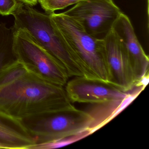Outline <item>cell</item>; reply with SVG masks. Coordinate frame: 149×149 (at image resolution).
<instances>
[{
	"label": "cell",
	"instance_id": "cell-7",
	"mask_svg": "<svg viewBox=\"0 0 149 149\" xmlns=\"http://www.w3.org/2000/svg\"><path fill=\"white\" fill-rule=\"evenodd\" d=\"M104 40L109 83L124 92L132 91L137 80L128 55L113 29Z\"/></svg>",
	"mask_w": 149,
	"mask_h": 149
},
{
	"label": "cell",
	"instance_id": "cell-8",
	"mask_svg": "<svg viewBox=\"0 0 149 149\" xmlns=\"http://www.w3.org/2000/svg\"><path fill=\"white\" fill-rule=\"evenodd\" d=\"M65 86L66 94L72 103L91 104L122 100L132 91L124 92L109 84L82 77H75Z\"/></svg>",
	"mask_w": 149,
	"mask_h": 149
},
{
	"label": "cell",
	"instance_id": "cell-14",
	"mask_svg": "<svg viewBox=\"0 0 149 149\" xmlns=\"http://www.w3.org/2000/svg\"><path fill=\"white\" fill-rule=\"evenodd\" d=\"M84 1L87 0H38V2L46 13L50 14Z\"/></svg>",
	"mask_w": 149,
	"mask_h": 149
},
{
	"label": "cell",
	"instance_id": "cell-15",
	"mask_svg": "<svg viewBox=\"0 0 149 149\" xmlns=\"http://www.w3.org/2000/svg\"><path fill=\"white\" fill-rule=\"evenodd\" d=\"M19 4L18 0H0V15L3 16L12 15Z\"/></svg>",
	"mask_w": 149,
	"mask_h": 149
},
{
	"label": "cell",
	"instance_id": "cell-12",
	"mask_svg": "<svg viewBox=\"0 0 149 149\" xmlns=\"http://www.w3.org/2000/svg\"><path fill=\"white\" fill-rule=\"evenodd\" d=\"M14 30L0 22V71L16 61L13 50Z\"/></svg>",
	"mask_w": 149,
	"mask_h": 149
},
{
	"label": "cell",
	"instance_id": "cell-3",
	"mask_svg": "<svg viewBox=\"0 0 149 149\" xmlns=\"http://www.w3.org/2000/svg\"><path fill=\"white\" fill-rule=\"evenodd\" d=\"M49 16L63 40L91 78L109 83L104 40L91 36L76 21L63 13H52Z\"/></svg>",
	"mask_w": 149,
	"mask_h": 149
},
{
	"label": "cell",
	"instance_id": "cell-10",
	"mask_svg": "<svg viewBox=\"0 0 149 149\" xmlns=\"http://www.w3.org/2000/svg\"><path fill=\"white\" fill-rule=\"evenodd\" d=\"M144 89L143 87L136 88L127 97L122 100L90 104L85 110L94 119L92 133L102 128L123 111Z\"/></svg>",
	"mask_w": 149,
	"mask_h": 149
},
{
	"label": "cell",
	"instance_id": "cell-5",
	"mask_svg": "<svg viewBox=\"0 0 149 149\" xmlns=\"http://www.w3.org/2000/svg\"><path fill=\"white\" fill-rule=\"evenodd\" d=\"M13 29V50L17 60L31 73L54 84L65 86L69 76L62 64L25 29Z\"/></svg>",
	"mask_w": 149,
	"mask_h": 149
},
{
	"label": "cell",
	"instance_id": "cell-4",
	"mask_svg": "<svg viewBox=\"0 0 149 149\" xmlns=\"http://www.w3.org/2000/svg\"><path fill=\"white\" fill-rule=\"evenodd\" d=\"M20 122L36 144L61 139L85 130L91 131L94 119L85 110L78 109L73 105Z\"/></svg>",
	"mask_w": 149,
	"mask_h": 149
},
{
	"label": "cell",
	"instance_id": "cell-11",
	"mask_svg": "<svg viewBox=\"0 0 149 149\" xmlns=\"http://www.w3.org/2000/svg\"><path fill=\"white\" fill-rule=\"evenodd\" d=\"M0 144L5 149H30L36 142L24 130L20 121L0 114Z\"/></svg>",
	"mask_w": 149,
	"mask_h": 149
},
{
	"label": "cell",
	"instance_id": "cell-1",
	"mask_svg": "<svg viewBox=\"0 0 149 149\" xmlns=\"http://www.w3.org/2000/svg\"><path fill=\"white\" fill-rule=\"evenodd\" d=\"M62 86L28 71L0 86V114L15 121L73 106Z\"/></svg>",
	"mask_w": 149,
	"mask_h": 149
},
{
	"label": "cell",
	"instance_id": "cell-16",
	"mask_svg": "<svg viewBox=\"0 0 149 149\" xmlns=\"http://www.w3.org/2000/svg\"><path fill=\"white\" fill-rule=\"evenodd\" d=\"M18 1L23 4H26L31 6H36L38 2V0H18Z\"/></svg>",
	"mask_w": 149,
	"mask_h": 149
},
{
	"label": "cell",
	"instance_id": "cell-17",
	"mask_svg": "<svg viewBox=\"0 0 149 149\" xmlns=\"http://www.w3.org/2000/svg\"><path fill=\"white\" fill-rule=\"evenodd\" d=\"M0 149H5V147L2 145L0 144Z\"/></svg>",
	"mask_w": 149,
	"mask_h": 149
},
{
	"label": "cell",
	"instance_id": "cell-9",
	"mask_svg": "<svg viewBox=\"0 0 149 149\" xmlns=\"http://www.w3.org/2000/svg\"><path fill=\"white\" fill-rule=\"evenodd\" d=\"M112 29L128 55L138 82L149 74V57L138 40L131 21L126 15L121 13Z\"/></svg>",
	"mask_w": 149,
	"mask_h": 149
},
{
	"label": "cell",
	"instance_id": "cell-2",
	"mask_svg": "<svg viewBox=\"0 0 149 149\" xmlns=\"http://www.w3.org/2000/svg\"><path fill=\"white\" fill-rule=\"evenodd\" d=\"M12 15L14 18L13 27L26 30L39 45L62 64L69 77L91 79L78 57L61 37L49 14L19 1Z\"/></svg>",
	"mask_w": 149,
	"mask_h": 149
},
{
	"label": "cell",
	"instance_id": "cell-6",
	"mask_svg": "<svg viewBox=\"0 0 149 149\" xmlns=\"http://www.w3.org/2000/svg\"><path fill=\"white\" fill-rule=\"evenodd\" d=\"M63 13L76 21L91 36L104 40L122 12L113 0H87Z\"/></svg>",
	"mask_w": 149,
	"mask_h": 149
},
{
	"label": "cell",
	"instance_id": "cell-13",
	"mask_svg": "<svg viewBox=\"0 0 149 149\" xmlns=\"http://www.w3.org/2000/svg\"><path fill=\"white\" fill-rule=\"evenodd\" d=\"M92 134L89 130H85L63 138L46 143L34 145L30 149H52L60 148L77 142Z\"/></svg>",
	"mask_w": 149,
	"mask_h": 149
}]
</instances>
